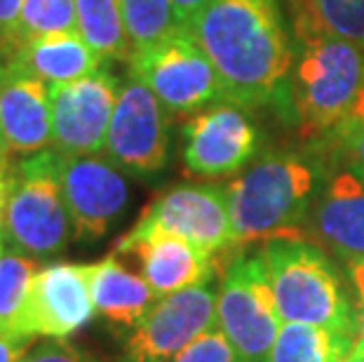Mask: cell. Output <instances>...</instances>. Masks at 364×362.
<instances>
[{
  "label": "cell",
  "instance_id": "obj_1",
  "mask_svg": "<svg viewBox=\"0 0 364 362\" xmlns=\"http://www.w3.org/2000/svg\"><path fill=\"white\" fill-rule=\"evenodd\" d=\"M186 31L214 64L228 102L275 106L289 118L294 38L280 0H212Z\"/></svg>",
  "mask_w": 364,
  "mask_h": 362
},
{
  "label": "cell",
  "instance_id": "obj_2",
  "mask_svg": "<svg viewBox=\"0 0 364 362\" xmlns=\"http://www.w3.org/2000/svg\"><path fill=\"white\" fill-rule=\"evenodd\" d=\"M329 169L320 146L268 149L228 183V205L237 245L275 238H304L301 228Z\"/></svg>",
  "mask_w": 364,
  "mask_h": 362
},
{
  "label": "cell",
  "instance_id": "obj_3",
  "mask_svg": "<svg viewBox=\"0 0 364 362\" xmlns=\"http://www.w3.org/2000/svg\"><path fill=\"white\" fill-rule=\"evenodd\" d=\"M294 61L289 73V122L306 142L334 129L364 92V48L320 26L291 7Z\"/></svg>",
  "mask_w": 364,
  "mask_h": 362
},
{
  "label": "cell",
  "instance_id": "obj_4",
  "mask_svg": "<svg viewBox=\"0 0 364 362\" xmlns=\"http://www.w3.org/2000/svg\"><path fill=\"white\" fill-rule=\"evenodd\" d=\"M282 322L346 329L358 336L355 297L346 268L306 238L263 243Z\"/></svg>",
  "mask_w": 364,
  "mask_h": 362
},
{
  "label": "cell",
  "instance_id": "obj_5",
  "mask_svg": "<svg viewBox=\"0 0 364 362\" xmlns=\"http://www.w3.org/2000/svg\"><path fill=\"white\" fill-rule=\"evenodd\" d=\"M3 235L7 247L33 259L57 257L68 247L73 223L59 181V153L54 149L14 163Z\"/></svg>",
  "mask_w": 364,
  "mask_h": 362
},
{
  "label": "cell",
  "instance_id": "obj_6",
  "mask_svg": "<svg viewBox=\"0 0 364 362\" xmlns=\"http://www.w3.org/2000/svg\"><path fill=\"white\" fill-rule=\"evenodd\" d=\"M216 325L242 362H268L282 318L261 250L226 259L216 294Z\"/></svg>",
  "mask_w": 364,
  "mask_h": 362
},
{
  "label": "cell",
  "instance_id": "obj_7",
  "mask_svg": "<svg viewBox=\"0 0 364 362\" xmlns=\"http://www.w3.org/2000/svg\"><path fill=\"white\" fill-rule=\"evenodd\" d=\"M127 61L132 78L141 80L172 115H196L226 99L214 64L186 28L134 50Z\"/></svg>",
  "mask_w": 364,
  "mask_h": 362
},
{
  "label": "cell",
  "instance_id": "obj_8",
  "mask_svg": "<svg viewBox=\"0 0 364 362\" xmlns=\"http://www.w3.org/2000/svg\"><path fill=\"white\" fill-rule=\"evenodd\" d=\"M104 156L134 179H153L169 163V111L132 75L120 82Z\"/></svg>",
  "mask_w": 364,
  "mask_h": 362
},
{
  "label": "cell",
  "instance_id": "obj_9",
  "mask_svg": "<svg viewBox=\"0 0 364 362\" xmlns=\"http://www.w3.org/2000/svg\"><path fill=\"white\" fill-rule=\"evenodd\" d=\"M134 230H162L186 238L205 252L221 257L240 247L228 205V183H176L151 200Z\"/></svg>",
  "mask_w": 364,
  "mask_h": 362
},
{
  "label": "cell",
  "instance_id": "obj_10",
  "mask_svg": "<svg viewBox=\"0 0 364 362\" xmlns=\"http://www.w3.org/2000/svg\"><path fill=\"white\" fill-rule=\"evenodd\" d=\"M219 284L205 282L160 297L122 339L118 362H169L207 329L216 327Z\"/></svg>",
  "mask_w": 364,
  "mask_h": 362
},
{
  "label": "cell",
  "instance_id": "obj_11",
  "mask_svg": "<svg viewBox=\"0 0 364 362\" xmlns=\"http://www.w3.org/2000/svg\"><path fill=\"white\" fill-rule=\"evenodd\" d=\"M257 122L228 99L191 115L183 125V165L191 176L223 179L235 176L259 156Z\"/></svg>",
  "mask_w": 364,
  "mask_h": 362
},
{
  "label": "cell",
  "instance_id": "obj_12",
  "mask_svg": "<svg viewBox=\"0 0 364 362\" xmlns=\"http://www.w3.org/2000/svg\"><path fill=\"white\" fill-rule=\"evenodd\" d=\"M120 80L106 68L78 80L50 85L52 149L64 156L104 153Z\"/></svg>",
  "mask_w": 364,
  "mask_h": 362
},
{
  "label": "cell",
  "instance_id": "obj_13",
  "mask_svg": "<svg viewBox=\"0 0 364 362\" xmlns=\"http://www.w3.org/2000/svg\"><path fill=\"white\" fill-rule=\"evenodd\" d=\"M59 181L71 214L73 238L80 243H95L104 238L127 210V174L120 172L104 153H59Z\"/></svg>",
  "mask_w": 364,
  "mask_h": 362
},
{
  "label": "cell",
  "instance_id": "obj_14",
  "mask_svg": "<svg viewBox=\"0 0 364 362\" xmlns=\"http://www.w3.org/2000/svg\"><path fill=\"white\" fill-rule=\"evenodd\" d=\"M301 235L341 266L364 257V174L329 160Z\"/></svg>",
  "mask_w": 364,
  "mask_h": 362
},
{
  "label": "cell",
  "instance_id": "obj_15",
  "mask_svg": "<svg viewBox=\"0 0 364 362\" xmlns=\"http://www.w3.org/2000/svg\"><path fill=\"white\" fill-rule=\"evenodd\" d=\"M87 264L50 261L38 268L21 332L26 339H68L95 318Z\"/></svg>",
  "mask_w": 364,
  "mask_h": 362
},
{
  "label": "cell",
  "instance_id": "obj_16",
  "mask_svg": "<svg viewBox=\"0 0 364 362\" xmlns=\"http://www.w3.org/2000/svg\"><path fill=\"white\" fill-rule=\"evenodd\" d=\"M115 254H129L139 261L141 275L158 299L212 282L219 271V257L205 252L186 238L162 230L129 228L115 243Z\"/></svg>",
  "mask_w": 364,
  "mask_h": 362
},
{
  "label": "cell",
  "instance_id": "obj_17",
  "mask_svg": "<svg viewBox=\"0 0 364 362\" xmlns=\"http://www.w3.org/2000/svg\"><path fill=\"white\" fill-rule=\"evenodd\" d=\"M0 144L17 156L52 149L50 85L10 55L0 64Z\"/></svg>",
  "mask_w": 364,
  "mask_h": 362
},
{
  "label": "cell",
  "instance_id": "obj_18",
  "mask_svg": "<svg viewBox=\"0 0 364 362\" xmlns=\"http://www.w3.org/2000/svg\"><path fill=\"white\" fill-rule=\"evenodd\" d=\"M90 292L95 311L102 315L108 327L129 332L139 320L158 302L156 292L146 282L141 273H134L118 259V254H108L102 261L87 264Z\"/></svg>",
  "mask_w": 364,
  "mask_h": 362
},
{
  "label": "cell",
  "instance_id": "obj_19",
  "mask_svg": "<svg viewBox=\"0 0 364 362\" xmlns=\"http://www.w3.org/2000/svg\"><path fill=\"white\" fill-rule=\"evenodd\" d=\"M10 57L48 85L78 80L102 68L104 59L85 43L78 31L31 38L10 50Z\"/></svg>",
  "mask_w": 364,
  "mask_h": 362
},
{
  "label": "cell",
  "instance_id": "obj_20",
  "mask_svg": "<svg viewBox=\"0 0 364 362\" xmlns=\"http://www.w3.org/2000/svg\"><path fill=\"white\" fill-rule=\"evenodd\" d=\"M358 336L346 329L282 322L268 362H346Z\"/></svg>",
  "mask_w": 364,
  "mask_h": 362
},
{
  "label": "cell",
  "instance_id": "obj_21",
  "mask_svg": "<svg viewBox=\"0 0 364 362\" xmlns=\"http://www.w3.org/2000/svg\"><path fill=\"white\" fill-rule=\"evenodd\" d=\"M75 21L85 43L104 61L129 59L132 43L118 0H75Z\"/></svg>",
  "mask_w": 364,
  "mask_h": 362
},
{
  "label": "cell",
  "instance_id": "obj_22",
  "mask_svg": "<svg viewBox=\"0 0 364 362\" xmlns=\"http://www.w3.org/2000/svg\"><path fill=\"white\" fill-rule=\"evenodd\" d=\"M38 268V259L14 250H5L0 257V336L26 339L21 325Z\"/></svg>",
  "mask_w": 364,
  "mask_h": 362
},
{
  "label": "cell",
  "instance_id": "obj_23",
  "mask_svg": "<svg viewBox=\"0 0 364 362\" xmlns=\"http://www.w3.org/2000/svg\"><path fill=\"white\" fill-rule=\"evenodd\" d=\"M118 5L125 19L132 52L165 41L181 28L172 0H118Z\"/></svg>",
  "mask_w": 364,
  "mask_h": 362
},
{
  "label": "cell",
  "instance_id": "obj_24",
  "mask_svg": "<svg viewBox=\"0 0 364 362\" xmlns=\"http://www.w3.org/2000/svg\"><path fill=\"white\" fill-rule=\"evenodd\" d=\"M313 144L320 146V151L331 163L346 165L364 174V92L346 118Z\"/></svg>",
  "mask_w": 364,
  "mask_h": 362
},
{
  "label": "cell",
  "instance_id": "obj_25",
  "mask_svg": "<svg viewBox=\"0 0 364 362\" xmlns=\"http://www.w3.org/2000/svg\"><path fill=\"white\" fill-rule=\"evenodd\" d=\"M66 31H78L75 0H26L10 50L31 38L66 33Z\"/></svg>",
  "mask_w": 364,
  "mask_h": 362
},
{
  "label": "cell",
  "instance_id": "obj_26",
  "mask_svg": "<svg viewBox=\"0 0 364 362\" xmlns=\"http://www.w3.org/2000/svg\"><path fill=\"white\" fill-rule=\"evenodd\" d=\"M289 7L308 12L320 26L364 48V0H289Z\"/></svg>",
  "mask_w": 364,
  "mask_h": 362
},
{
  "label": "cell",
  "instance_id": "obj_27",
  "mask_svg": "<svg viewBox=\"0 0 364 362\" xmlns=\"http://www.w3.org/2000/svg\"><path fill=\"white\" fill-rule=\"evenodd\" d=\"M169 362H242L219 325L207 329Z\"/></svg>",
  "mask_w": 364,
  "mask_h": 362
},
{
  "label": "cell",
  "instance_id": "obj_28",
  "mask_svg": "<svg viewBox=\"0 0 364 362\" xmlns=\"http://www.w3.org/2000/svg\"><path fill=\"white\" fill-rule=\"evenodd\" d=\"M19 362H99L82 346L68 341V339H45V341L31 344Z\"/></svg>",
  "mask_w": 364,
  "mask_h": 362
},
{
  "label": "cell",
  "instance_id": "obj_29",
  "mask_svg": "<svg viewBox=\"0 0 364 362\" xmlns=\"http://www.w3.org/2000/svg\"><path fill=\"white\" fill-rule=\"evenodd\" d=\"M346 275L350 280L355 297V313H358V341H355L353 356H364V257L343 264Z\"/></svg>",
  "mask_w": 364,
  "mask_h": 362
},
{
  "label": "cell",
  "instance_id": "obj_30",
  "mask_svg": "<svg viewBox=\"0 0 364 362\" xmlns=\"http://www.w3.org/2000/svg\"><path fill=\"white\" fill-rule=\"evenodd\" d=\"M24 3L26 0H0V43H5L7 48L17 36Z\"/></svg>",
  "mask_w": 364,
  "mask_h": 362
},
{
  "label": "cell",
  "instance_id": "obj_31",
  "mask_svg": "<svg viewBox=\"0 0 364 362\" xmlns=\"http://www.w3.org/2000/svg\"><path fill=\"white\" fill-rule=\"evenodd\" d=\"M12 153L0 144V230H3V217H5V203H7V191H10V176L14 163L10 160Z\"/></svg>",
  "mask_w": 364,
  "mask_h": 362
},
{
  "label": "cell",
  "instance_id": "obj_32",
  "mask_svg": "<svg viewBox=\"0 0 364 362\" xmlns=\"http://www.w3.org/2000/svg\"><path fill=\"white\" fill-rule=\"evenodd\" d=\"M212 3V0H172L174 5V12H176V19H179V26L181 28H188L191 21L198 17L205 7Z\"/></svg>",
  "mask_w": 364,
  "mask_h": 362
},
{
  "label": "cell",
  "instance_id": "obj_33",
  "mask_svg": "<svg viewBox=\"0 0 364 362\" xmlns=\"http://www.w3.org/2000/svg\"><path fill=\"white\" fill-rule=\"evenodd\" d=\"M31 344L33 341H28V339L0 336V362H19V358L24 356Z\"/></svg>",
  "mask_w": 364,
  "mask_h": 362
},
{
  "label": "cell",
  "instance_id": "obj_34",
  "mask_svg": "<svg viewBox=\"0 0 364 362\" xmlns=\"http://www.w3.org/2000/svg\"><path fill=\"white\" fill-rule=\"evenodd\" d=\"M3 252H5V235H3V230H0V257H3Z\"/></svg>",
  "mask_w": 364,
  "mask_h": 362
},
{
  "label": "cell",
  "instance_id": "obj_35",
  "mask_svg": "<svg viewBox=\"0 0 364 362\" xmlns=\"http://www.w3.org/2000/svg\"><path fill=\"white\" fill-rule=\"evenodd\" d=\"M346 362H364V356H350Z\"/></svg>",
  "mask_w": 364,
  "mask_h": 362
},
{
  "label": "cell",
  "instance_id": "obj_36",
  "mask_svg": "<svg viewBox=\"0 0 364 362\" xmlns=\"http://www.w3.org/2000/svg\"><path fill=\"white\" fill-rule=\"evenodd\" d=\"M7 55H10V50H7V48H5V50H0V64H3Z\"/></svg>",
  "mask_w": 364,
  "mask_h": 362
},
{
  "label": "cell",
  "instance_id": "obj_37",
  "mask_svg": "<svg viewBox=\"0 0 364 362\" xmlns=\"http://www.w3.org/2000/svg\"><path fill=\"white\" fill-rule=\"evenodd\" d=\"M5 48H7V45H5V43H0V50H5ZM7 50H10V48H7Z\"/></svg>",
  "mask_w": 364,
  "mask_h": 362
}]
</instances>
